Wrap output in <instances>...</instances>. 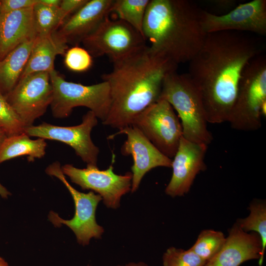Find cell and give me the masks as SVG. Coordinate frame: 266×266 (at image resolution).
Masks as SVG:
<instances>
[{
    "mask_svg": "<svg viewBox=\"0 0 266 266\" xmlns=\"http://www.w3.org/2000/svg\"><path fill=\"white\" fill-rule=\"evenodd\" d=\"M249 33L222 31L207 33L187 73L199 89L207 121L228 122L242 73L261 55L260 42Z\"/></svg>",
    "mask_w": 266,
    "mask_h": 266,
    "instance_id": "obj_1",
    "label": "cell"
},
{
    "mask_svg": "<svg viewBox=\"0 0 266 266\" xmlns=\"http://www.w3.org/2000/svg\"><path fill=\"white\" fill-rule=\"evenodd\" d=\"M102 75L109 86L111 105L102 124L120 130L131 125L141 112L158 100L166 75L178 66L145 45L113 62Z\"/></svg>",
    "mask_w": 266,
    "mask_h": 266,
    "instance_id": "obj_2",
    "label": "cell"
},
{
    "mask_svg": "<svg viewBox=\"0 0 266 266\" xmlns=\"http://www.w3.org/2000/svg\"><path fill=\"white\" fill-rule=\"evenodd\" d=\"M202 10L189 0H150L142 34L150 49L177 66L189 63L207 34L202 24Z\"/></svg>",
    "mask_w": 266,
    "mask_h": 266,
    "instance_id": "obj_3",
    "label": "cell"
},
{
    "mask_svg": "<svg viewBox=\"0 0 266 266\" xmlns=\"http://www.w3.org/2000/svg\"><path fill=\"white\" fill-rule=\"evenodd\" d=\"M160 99L166 100L177 113L183 136L198 143L208 145L213 140L200 92L188 73L176 71L166 77Z\"/></svg>",
    "mask_w": 266,
    "mask_h": 266,
    "instance_id": "obj_4",
    "label": "cell"
},
{
    "mask_svg": "<svg viewBox=\"0 0 266 266\" xmlns=\"http://www.w3.org/2000/svg\"><path fill=\"white\" fill-rule=\"evenodd\" d=\"M266 104V58L260 55L245 67L228 122L236 130L251 132L262 126V107Z\"/></svg>",
    "mask_w": 266,
    "mask_h": 266,
    "instance_id": "obj_5",
    "label": "cell"
},
{
    "mask_svg": "<svg viewBox=\"0 0 266 266\" xmlns=\"http://www.w3.org/2000/svg\"><path fill=\"white\" fill-rule=\"evenodd\" d=\"M49 75L53 90L50 106L54 117L66 118L75 107L84 106L102 122L105 120L111 105L110 88L107 82L90 85L69 82L55 69Z\"/></svg>",
    "mask_w": 266,
    "mask_h": 266,
    "instance_id": "obj_6",
    "label": "cell"
},
{
    "mask_svg": "<svg viewBox=\"0 0 266 266\" xmlns=\"http://www.w3.org/2000/svg\"><path fill=\"white\" fill-rule=\"evenodd\" d=\"M61 167L60 163L56 161L46 168L45 172L58 178L66 187L73 199L75 213L72 219L65 220L51 211L48 219L56 227H60L62 225L68 227L75 234L77 242L86 246L89 244L91 238H101L104 232L103 228L97 223L96 219L97 207L102 198L92 191L84 193L75 189L66 180Z\"/></svg>",
    "mask_w": 266,
    "mask_h": 266,
    "instance_id": "obj_7",
    "label": "cell"
},
{
    "mask_svg": "<svg viewBox=\"0 0 266 266\" xmlns=\"http://www.w3.org/2000/svg\"><path fill=\"white\" fill-rule=\"evenodd\" d=\"M164 155L172 159L183 136L180 120L166 100L160 99L141 112L132 124Z\"/></svg>",
    "mask_w": 266,
    "mask_h": 266,
    "instance_id": "obj_8",
    "label": "cell"
},
{
    "mask_svg": "<svg viewBox=\"0 0 266 266\" xmlns=\"http://www.w3.org/2000/svg\"><path fill=\"white\" fill-rule=\"evenodd\" d=\"M92 57L107 56L112 62L122 59L146 45L142 35L126 22L107 17L82 42Z\"/></svg>",
    "mask_w": 266,
    "mask_h": 266,
    "instance_id": "obj_9",
    "label": "cell"
},
{
    "mask_svg": "<svg viewBox=\"0 0 266 266\" xmlns=\"http://www.w3.org/2000/svg\"><path fill=\"white\" fill-rule=\"evenodd\" d=\"M113 164V161L104 170L92 166L79 168L71 164H65L61 168L64 175L67 176L71 182L82 190H90L98 193L107 208L115 209L120 207L121 198L131 191L132 173L127 172L123 175L116 174Z\"/></svg>",
    "mask_w": 266,
    "mask_h": 266,
    "instance_id": "obj_10",
    "label": "cell"
},
{
    "mask_svg": "<svg viewBox=\"0 0 266 266\" xmlns=\"http://www.w3.org/2000/svg\"><path fill=\"white\" fill-rule=\"evenodd\" d=\"M53 96L49 73L38 72L21 78L5 98L27 127L45 114Z\"/></svg>",
    "mask_w": 266,
    "mask_h": 266,
    "instance_id": "obj_11",
    "label": "cell"
},
{
    "mask_svg": "<svg viewBox=\"0 0 266 266\" xmlns=\"http://www.w3.org/2000/svg\"><path fill=\"white\" fill-rule=\"evenodd\" d=\"M98 122L95 114L89 110L78 125L63 127L43 122L26 127L25 133L30 137L63 142L70 146L87 166H97L100 151L93 143L91 133Z\"/></svg>",
    "mask_w": 266,
    "mask_h": 266,
    "instance_id": "obj_12",
    "label": "cell"
},
{
    "mask_svg": "<svg viewBox=\"0 0 266 266\" xmlns=\"http://www.w3.org/2000/svg\"><path fill=\"white\" fill-rule=\"evenodd\" d=\"M202 24L206 33L236 31L264 36L266 34V0H253L240 4L222 15L203 10Z\"/></svg>",
    "mask_w": 266,
    "mask_h": 266,
    "instance_id": "obj_13",
    "label": "cell"
},
{
    "mask_svg": "<svg viewBox=\"0 0 266 266\" xmlns=\"http://www.w3.org/2000/svg\"><path fill=\"white\" fill-rule=\"evenodd\" d=\"M120 134L127 135L121 148V154L131 155L133 159L131 193L137 190L143 177L151 169L160 166L171 167L172 159L162 153L135 126L131 125L119 130L109 138Z\"/></svg>",
    "mask_w": 266,
    "mask_h": 266,
    "instance_id": "obj_14",
    "label": "cell"
},
{
    "mask_svg": "<svg viewBox=\"0 0 266 266\" xmlns=\"http://www.w3.org/2000/svg\"><path fill=\"white\" fill-rule=\"evenodd\" d=\"M208 146L181 137L172 160V173L165 193L174 198L188 193L196 176L206 168L204 158Z\"/></svg>",
    "mask_w": 266,
    "mask_h": 266,
    "instance_id": "obj_15",
    "label": "cell"
},
{
    "mask_svg": "<svg viewBox=\"0 0 266 266\" xmlns=\"http://www.w3.org/2000/svg\"><path fill=\"white\" fill-rule=\"evenodd\" d=\"M114 0H88L55 31L67 44L78 46L108 16Z\"/></svg>",
    "mask_w": 266,
    "mask_h": 266,
    "instance_id": "obj_16",
    "label": "cell"
},
{
    "mask_svg": "<svg viewBox=\"0 0 266 266\" xmlns=\"http://www.w3.org/2000/svg\"><path fill=\"white\" fill-rule=\"evenodd\" d=\"M262 249L258 233L245 232L235 223L220 250L204 266H239L247 261L259 260Z\"/></svg>",
    "mask_w": 266,
    "mask_h": 266,
    "instance_id": "obj_17",
    "label": "cell"
},
{
    "mask_svg": "<svg viewBox=\"0 0 266 266\" xmlns=\"http://www.w3.org/2000/svg\"><path fill=\"white\" fill-rule=\"evenodd\" d=\"M33 7L0 15V60L18 45L37 37Z\"/></svg>",
    "mask_w": 266,
    "mask_h": 266,
    "instance_id": "obj_18",
    "label": "cell"
},
{
    "mask_svg": "<svg viewBox=\"0 0 266 266\" xmlns=\"http://www.w3.org/2000/svg\"><path fill=\"white\" fill-rule=\"evenodd\" d=\"M68 49V44L57 35L55 31L37 36L20 79L33 73H50L54 70L56 56L65 55Z\"/></svg>",
    "mask_w": 266,
    "mask_h": 266,
    "instance_id": "obj_19",
    "label": "cell"
},
{
    "mask_svg": "<svg viewBox=\"0 0 266 266\" xmlns=\"http://www.w3.org/2000/svg\"><path fill=\"white\" fill-rule=\"evenodd\" d=\"M35 39L18 45L0 60V95L5 97L19 81Z\"/></svg>",
    "mask_w": 266,
    "mask_h": 266,
    "instance_id": "obj_20",
    "label": "cell"
},
{
    "mask_svg": "<svg viewBox=\"0 0 266 266\" xmlns=\"http://www.w3.org/2000/svg\"><path fill=\"white\" fill-rule=\"evenodd\" d=\"M45 139H32L25 133L7 137L0 146V164L16 157L27 156L29 162L40 159L46 153Z\"/></svg>",
    "mask_w": 266,
    "mask_h": 266,
    "instance_id": "obj_21",
    "label": "cell"
},
{
    "mask_svg": "<svg viewBox=\"0 0 266 266\" xmlns=\"http://www.w3.org/2000/svg\"><path fill=\"white\" fill-rule=\"evenodd\" d=\"M249 215L239 219L236 223L244 232H255L259 234L262 240L261 256L259 265H262L266 246V203L265 200H254L250 204Z\"/></svg>",
    "mask_w": 266,
    "mask_h": 266,
    "instance_id": "obj_22",
    "label": "cell"
},
{
    "mask_svg": "<svg viewBox=\"0 0 266 266\" xmlns=\"http://www.w3.org/2000/svg\"><path fill=\"white\" fill-rule=\"evenodd\" d=\"M150 0H114L111 13L133 27L143 36L142 27Z\"/></svg>",
    "mask_w": 266,
    "mask_h": 266,
    "instance_id": "obj_23",
    "label": "cell"
},
{
    "mask_svg": "<svg viewBox=\"0 0 266 266\" xmlns=\"http://www.w3.org/2000/svg\"><path fill=\"white\" fill-rule=\"evenodd\" d=\"M33 18L37 36L50 34L62 23L59 14V7H53L38 2L33 6Z\"/></svg>",
    "mask_w": 266,
    "mask_h": 266,
    "instance_id": "obj_24",
    "label": "cell"
},
{
    "mask_svg": "<svg viewBox=\"0 0 266 266\" xmlns=\"http://www.w3.org/2000/svg\"><path fill=\"white\" fill-rule=\"evenodd\" d=\"M225 240L226 237L222 232L204 230L190 249L207 263L220 250Z\"/></svg>",
    "mask_w": 266,
    "mask_h": 266,
    "instance_id": "obj_25",
    "label": "cell"
},
{
    "mask_svg": "<svg viewBox=\"0 0 266 266\" xmlns=\"http://www.w3.org/2000/svg\"><path fill=\"white\" fill-rule=\"evenodd\" d=\"M0 128L4 131L7 137L25 133L26 128L5 98L1 95H0Z\"/></svg>",
    "mask_w": 266,
    "mask_h": 266,
    "instance_id": "obj_26",
    "label": "cell"
},
{
    "mask_svg": "<svg viewBox=\"0 0 266 266\" xmlns=\"http://www.w3.org/2000/svg\"><path fill=\"white\" fill-rule=\"evenodd\" d=\"M206 262L189 249L168 248L163 256V266H204Z\"/></svg>",
    "mask_w": 266,
    "mask_h": 266,
    "instance_id": "obj_27",
    "label": "cell"
},
{
    "mask_svg": "<svg viewBox=\"0 0 266 266\" xmlns=\"http://www.w3.org/2000/svg\"><path fill=\"white\" fill-rule=\"evenodd\" d=\"M64 62L69 70L81 72L88 70L91 67L93 57L84 48L73 46L66 51Z\"/></svg>",
    "mask_w": 266,
    "mask_h": 266,
    "instance_id": "obj_28",
    "label": "cell"
},
{
    "mask_svg": "<svg viewBox=\"0 0 266 266\" xmlns=\"http://www.w3.org/2000/svg\"><path fill=\"white\" fill-rule=\"evenodd\" d=\"M38 0H0V15L33 7Z\"/></svg>",
    "mask_w": 266,
    "mask_h": 266,
    "instance_id": "obj_29",
    "label": "cell"
},
{
    "mask_svg": "<svg viewBox=\"0 0 266 266\" xmlns=\"http://www.w3.org/2000/svg\"><path fill=\"white\" fill-rule=\"evenodd\" d=\"M88 0H62L59 7V14L62 24L66 17L73 14L83 6ZM61 24V25H62Z\"/></svg>",
    "mask_w": 266,
    "mask_h": 266,
    "instance_id": "obj_30",
    "label": "cell"
},
{
    "mask_svg": "<svg viewBox=\"0 0 266 266\" xmlns=\"http://www.w3.org/2000/svg\"><path fill=\"white\" fill-rule=\"evenodd\" d=\"M43 4L53 7H59L62 0H38Z\"/></svg>",
    "mask_w": 266,
    "mask_h": 266,
    "instance_id": "obj_31",
    "label": "cell"
},
{
    "mask_svg": "<svg viewBox=\"0 0 266 266\" xmlns=\"http://www.w3.org/2000/svg\"><path fill=\"white\" fill-rule=\"evenodd\" d=\"M9 195H11V193L0 183V196L2 198L7 199Z\"/></svg>",
    "mask_w": 266,
    "mask_h": 266,
    "instance_id": "obj_32",
    "label": "cell"
},
{
    "mask_svg": "<svg viewBox=\"0 0 266 266\" xmlns=\"http://www.w3.org/2000/svg\"><path fill=\"white\" fill-rule=\"evenodd\" d=\"M116 266H149L147 264L143 262L138 263L131 262L125 265H117Z\"/></svg>",
    "mask_w": 266,
    "mask_h": 266,
    "instance_id": "obj_33",
    "label": "cell"
},
{
    "mask_svg": "<svg viewBox=\"0 0 266 266\" xmlns=\"http://www.w3.org/2000/svg\"><path fill=\"white\" fill-rule=\"evenodd\" d=\"M7 137V136L4 131L0 128V146Z\"/></svg>",
    "mask_w": 266,
    "mask_h": 266,
    "instance_id": "obj_34",
    "label": "cell"
},
{
    "mask_svg": "<svg viewBox=\"0 0 266 266\" xmlns=\"http://www.w3.org/2000/svg\"><path fill=\"white\" fill-rule=\"evenodd\" d=\"M0 266H10L8 263L1 257H0Z\"/></svg>",
    "mask_w": 266,
    "mask_h": 266,
    "instance_id": "obj_35",
    "label": "cell"
},
{
    "mask_svg": "<svg viewBox=\"0 0 266 266\" xmlns=\"http://www.w3.org/2000/svg\"><path fill=\"white\" fill-rule=\"evenodd\" d=\"M86 266H91L90 265H87Z\"/></svg>",
    "mask_w": 266,
    "mask_h": 266,
    "instance_id": "obj_36",
    "label": "cell"
},
{
    "mask_svg": "<svg viewBox=\"0 0 266 266\" xmlns=\"http://www.w3.org/2000/svg\"></svg>",
    "mask_w": 266,
    "mask_h": 266,
    "instance_id": "obj_37",
    "label": "cell"
}]
</instances>
